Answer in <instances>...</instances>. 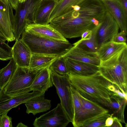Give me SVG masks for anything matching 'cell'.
Wrapping results in <instances>:
<instances>
[{
	"mask_svg": "<svg viewBox=\"0 0 127 127\" xmlns=\"http://www.w3.org/2000/svg\"><path fill=\"white\" fill-rule=\"evenodd\" d=\"M67 75L71 86L82 96L109 107L111 97L118 88L103 78L98 71L88 75L71 73Z\"/></svg>",
	"mask_w": 127,
	"mask_h": 127,
	"instance_id": "6da1fadb",
	"label": "cell"
},
{
	"mask_svg": "<svg viewBox=\"0 0 127 127\" xmlns=\"http://www.w3.org/2000/svg\"><path fill=\"white\" fill-rule=\"evenodd\" d=\"M101 23L89 10L78 5L52 20L49 24L66 38L81 37L86 31Z\"/></svg>",
	"mask_w": 127,
	"mask_h": 127,
	"instance_id": "7a4b0ae2",
	"label": "cell"
},
{
	"mask_svg": "<svg viewBox=\"0 0 127 127\" xmlns=\"http://www.w3.org/2000/svg\"><path fill=\"white\" fill-rule=\"evenodd\" d=\"M98 71L104 78L127 94V47L100 61Z\"/></svg>",
	"mask_w": 127,
	"mask_h": 127,
	"instance_id": "3957f363",
	"label": "cell"
},
{
	"mask_svg": "<svg viewBox=\"0 0 127 127\" xmlns=\"http://www.w3.org/2000/svg\"><path fill=\"white\" fill-rule=\"evenodd\" d=\"M20 39L29 47L32 54L60 56L73 46L68 41H64L38 35L24 30Z\"/></svg>",
	"mask_w": 127,
	"mask_h": 127,
	"instance_id": "277c9868",
	"label": "cell"
},
{
	"mask_svg": "<svg viewBox=\"0 0 127 127\" xmlns=\"http://www.w3.org/2000/svg\"><path fill=\"white\" fill-rule=\"evenodd\" d=\"M45 68H31L17 66L12 77L3 88L4 92L12 96L26 93L28 88L41 71Z\"/></svg>",
	"mask_w": 127,
	"mask_h": 127,
	"instance_id": "5b68a950",
	"label": "cell"
},
{
	"mask_svg": "<svg viewBox=\"0 0 127 127\" xmlns=\"http://www.w3.org/2000/svg\"><path fill=\"white\" fill-rule=\"evenodd\" d=\"M42 0H26L19 3L14 15L15 28L13 33L15 40H18L26 27L34 24L36 10Z\"/></svg>",
	"mask_w": 127,
	"mask_h": 127,
	"instance_id": "8992f818",
	"label": "cell"
},
{
	"mask_svg": "<svg viewBox=\"0 0 127 127\" xmlns=\"http://www.w3.org/2000/svg\"><path fill=\"white\" fill-rule=\"evenodd\" d=\"M51 71L52 81L56 88L60 103L72 122L74 117V110L70 88L71 84L68 76L61 75Z\"/></svg>",
	"mask_w": 127,
	"mask_h": 127,
	"instance_id": "52a82bcc",
	"label": "cell"
},
{
	"mask_svg": "<svg viewBox=\"0 0 127 127\" xmlns=\"http://www.w3.org/2000/svg\"><path fill=\"white\" fill-rule=\"evenodd\" d=\"M82 106L80 109L74 114L71 122L74 127H82L90 120L109 111L100 105L97 102L88 99L79 93Z\"/></svg>",
	"mask_w": 127,
	"mask_h": 127,
	"instance_id": "ba28073f",
	"label": "cell"
},
{
	"mask_svg": "<svg viewBox=\"0 0 127 127\" xmlns=\"http://www.w3.org/2000/svg\"><path fill=\"white\" fill-rule=\"evenodd\" d=\"M71 121L60 103L49 112L36 118L35 127H65Z\"/></svg>",
	"mask_w": 127,
	"mask_h": 127,
	"instance_id": "9c48e42d",
	"label": "cell"
},
{
	"mask_svg": "<svg viewBox=\"0 0 127 127\" xmlns=\"http://www.w3.org/2000/svg\"><path fill=\"white\" fill-rule=\"evenodd\" d=\"M13 8L9 0H0V32L8 42L15 40V28Z\"/></svg>",
	"mask_w": 127,
	"mask_h": 127,
	"instance_id": "30bf717a",
	"label": "cell"
},
{
	"mask_svg": "<svg viewBox=\"0 0 127 127\" xmlns=\"http://www.w3.org/2000/svg\"><path fill=\"white\" fill-rule=\"evenodd\" d=\"M45 93L38 91L12 96L5 93L3 88L0 90V115L7 114L12 109L25 103L30 99Z\"/></svg>",
	"mask_w": 127,
	"mask_h": 127,
	"instance_id": "8fae6325",
	"label": "cell"
},
{
	"mask_svg": "<svg viewBox=\"0 0 127 127\" xmlns=\"http://www.w3.org/2000/svg\"><path fill=\"white\" fill-rule=\"evenodd\" d=\"M119 29L115 20L106 11L96 34L98 49L103 44L112 40L114 36L118 32Z\"/></svg>",
	"mask_w": 127,
	"mask_h": 127,
	"instance_id": "7c38bea8",
	"label": "cell"
},
{
	"mask_svg": "<svg viewBox=\"0 0 127 127\" xmlns=\"http://www.w3.org/2000/svg\"><path fill=\"white\" fill-rule=\"evenodd\" d=\"M106 11L113 17L121 31L127 33V15L118 0H100Z\"/></svg>",
	"mask_w": 127,
	"mask_h": 127,
	"instance_id": "4fadbf2b",
	"label": "cell"
},
{
	"mask_svg": "<svg viewBox=\"0 0 127 127\" xmlns=\"http://www.w3.org/2000/svg\"><path fill=\"white\" fill-rule=\"evenodd\" d=\"M62 56L74 60L99 66L100 61L97 53L89 52L75 45Z\"/></svg>",
	"mask_w": 127,
	"mask_h": 127,
	"instance_id": "5bb4252c",
	"label": "cell"
},
{
	"mask_svg": "<svg viewBox=\"0 0 127 127\" xmlns=\"http://www.w3.org/2000/svg\"><path fill=\"white\" fill-rule=\"evenodd\" d=\"M12 58L17 65L29 67L32 53L28 46L20 39L16 41L12 47Z\"/></svg>",
	"mask_w": 127,
	"mask_h": 127,
	"instance_id": "9a60e30c",
	"label": "cell"
},
{
	"mask_svg": "<svg viewBox=\"0 0 127 127\" xmlns=\"http://www.w3.org/2000/svg\"><path fill=\"white\" fill-rule=\"evenodd\" d=\"M25 30L44 37L63 41H68L49 24H31L27 25Z\"/></svg>",
	"mask_w": 127,
	"mask_h": 127,
	"instance_id": "2e32d148",
	"label": "cell"
},
{
	"mask_svg": "<svg viewBox=\"0 0 127 127\" xmlns=\"http://www.w3.org/2000/svg\"><path fill=\"white\" fill-rule=\"evenodd\" d=\"M53 85L51 71L48 66L41 71L31 86L28 88L26 92L38 91L45 93Z\"/></svg>",
	"mask_w": 127,
	"mask_h": 127,
	"instance_id": "e0dca14e",
	"label": "cell"
},
{
	"mask_svg": "<svg viewBox=\"0 0 127 127\" xmlns=\"http://www.w3.org/2000/svg\"><path fill=\"white\" fill-rule=\"evenodd\" d=\"M64 58L68 73L88 75L95 73L98 71L99 66L67 58Z\"/></svg>",
	"mask_w": 127,
	"mask_h": 127,
	"instance_id": "ac0fdd59",
	"label": "cell"
},
{
	"mask_svg": "<svg viewBox=\"0 0 127 127\" xmlns=\"http://www.w3.org/2000/svg\"><path fill=\"white\" fill-rule=\"evenodd\" d=\"M57 2L52 0H42L35 13L34 24H49L50 15Z\"/></svg>",
	"mask_w": 127,
	"mask_h": 127,
	"instance_id": "d6986e66",
	"label": "cell"
},
{
	"mask_svg": "<svg viewBox=\"0 0 127 127\" xmlns=\"http://www.w3.org/2000/svg\"><path fill=\"white\" fill-rule=\"evenodd\" d=\"M26 113H32L34 115L47 111L51 108V100L45 98L44 94L34 97L25 103Z\"/></svg>",
	"mask_w": 127,
	"mask_h": 127,
	"instance_id": "ffe728a7",
	"label": "cell"
},
{
	"mask_svg": "<svg viewBox=\"0 0 127 127\" xmlns=\"http://www.w3.org/2000/svg\"><path fill=\"white\" fill-rule=\"evenodd\" d=\"M126 47V43H118L112 40L102 45L98 49L97 53L100 61H103Z\"/></svg>",
	"mask_w": 127,
	"mask_h": 127,
	"instance_id": "44dd1931",
	"label": "cell"
},
{
	"mask_svg": "<svg viewBox=\"0 0 127 127\" xmlns=\"http://www.w3.org/2000/svg\"><path fill=\"white\" fill-rule=\"evenodd\" d=\"M111 100L109 108L112 113L111 116L117 117L121 122L126 124L124 112L127 104V100L120 97L114 93L111 96Z\"/></svg>",
	"mask_w": 127,
	"mask_h": 127,
	"instance_id": "7402d4cb",
	"label": "cell"
},
{
	"mask_svg": "<svg viewBox=\"0 0 127 127\" xmlns=\"http://www.w3.org/2000/svg\"><path fill=\"white\" fill-rule=\"evenodd\" d=\"M84 0H60L58 1L50 15L49 23L53 19L65 14L71 7L77 5Z\"/></svg>",
	"mask_w": 127,
	"mask_h": 127,
	"instance_id": "603a6c76",
	"label": "cell"
},
{
	"mask_svg": "<svg viewBox=\"0 0 127 127\" xmlns=\"http://www.w3.org/2000/svg\"><path fill=\"white\" fill-rule=\"evenodd\" d=\"M58 56L43 54H32L29 67L45 68L49 66Z\"/></svg>",
	"mask_w": 127,
	"mask_h": 127,
	"instance_id": "cb8c5ba5",
	"label": "cell"
},
{
	"mask_svg": "<svg viewBox=\"0 0 127 127\" xmlns=\"http://www.w3.org/2000/svg\"><path fill=\"white\" fill-rule=\"evenodd\" d=\"M101 23L92 29L91 35L89 38L81 41L79 40L73 44V45L77 46L89 52L97 53L96 35Z\"/></svg>",
	"mask_w": 127,
	"mask_h": 127,
	"instance_id": "d4e9b609",
	"label": "cell"
},
{
	"mask_svg": "<svg viewBox=\"0 0 127 127\" xmlns=\"http://www.w3.org/2000/svg\"><path fill=\"white\" fill-rule=\"evenodd\" d=\"M12 58L7 65L0 70V89L3 88L13 75L17 66Z\"/></svg>",
	"mask_w": 127,
	"mask_h": 127,
	"instance_id": "484cf974",
	"label": "cell"
},
{
	"mask_svg": "<svg viewBox=\"0 0 127 127\" xmlns=\"http://www.w3.org/2000/svg\"><path fill=\"white\" fill-rule=\"evenodd\" d=\"M49 68L52 71L61 75H67L68 73L65 59L62 56L58 57L52 62Z\"/></svg>",
	"mask_w": 127,
	"mask_h": 127,
	"instance_id": "4316f807",
	"label": "cell"
},
{
	"mask_svg": "<svg viewBox=\"0 0 127 127\" xmlns=\"http://www.w3.org/2000/svg\"><path fill=\"white\" fill-rule=\"evenodd\" d=\"M111 116L109 112L101 115L89 121L82 127H105L106 120Z\"/></svg>",
	"mask_w": 127,
	"mask_h": 127,
	"instance_id": "83f0119b",
	"label": "cell"
},
{
	"mask_svg": "<svg viewBox=\"0 0 127 127\" xmlns=\"http://www.w3.org/2000/svg\"><path fill=\"white\" fill-rule=\"evenodd\" d=\"M12 48L0 39V60L6 61L12 58Z\"/></svg>",
	"mask_w": 127,
	"mask_h": 127,
	"instance_id": "f1b7e54d",
	"label": "cell"
},
{
	"mask_svg": "<svg viewBox=\"0 0 127 127\" xmlns=\"http://www.w3.org/2000/svg\"><path fill=\"white\" fill-rule=\"evenodd\" d=\"M70 88L72 99L74 114L80 109L82 104L79 93L71 85Z\"/></svg>",
	"mask_w": 127,
	"mask_h": 127,
	"instance_id": "f546056e",
	"label": "cell"
},
{
	"mask_svg": "<svg viewBox=\"0 0 127 127\" xmlns=\"http://www.w3.org/2000/svg\"><path fill=\"white\" fill-rule=\"evenodd\" d=\"M12 118L7 114L1 115L0 120V127H12Z\"/></svg>",
	"mask_w": 127,
	"mask_h": 127,
	"instance_id": "4dcf8cb0",
	"label": "cell"
},
{
	"mask_svg": "<svg viewBox=\"0 0 127 127\" xmlns=\"http://www.w3.org/2000/svg\"><path fill=\"white\" fill-rule=\"evenodd\" d=\"M127 34V33L121 31L114 36L112 40L118 43H126Z\"/></svg>",
	"mask_w": 127,
	"mask_h": 127,
	"instance_id": "1f68e13d",
	"label": "cell"
},
{
	"mask_svg": "<svg viewBox=\"0 0 127 127\" xmlns=\"http://www.w3.org/2000/svg\"><path fill=\"white\" fill-rule=\"evenodd\" d=\"M92 30H88L84 32L81 36V39L79 40L81 41L89 38L91 35Z\"/></svg>",
	"mask_w": 127,
	"mask_h": 127,
	"instance_id": "d6a6232c",
	"label": "cell"
},
{
	"mask_svg": "<svg viewBox=\"0 0 127 127\" xmlns=\"http://www.w3.org/2000/svg\"><path fill=\"white\" fill-rule=\"evenodd\" d=\"M113 121L112 124L110 127H122V125L121 122L117 117H112Z\"/></svg>",
	"mask_w": 127,
	"mask_h": 127,
	"instance_id": "836d02e7",
	"label": "cell"
},
{
	"mask_svg": "<svg viewBox=\"0 0 127 127\" xmlns=\"http://www.w3.org/2000/svg\"><path fill=\"white\" fill-rule=\"evenodd\" d=\"M126 14L127 15V0H118Z\"/></svg>",
	"mask_w": 127,
	"mask_h": 127,
	"instance_id": "e575fe53",
	"label": "cell"
},
{
	"mask_svg": "<svg viewBox=\"0 0 127 127\" xmlns=\"http://www.w3.org/2000/svg\"><path fill=\"white\" fill-rule=\"evenodd\" d=\"M113 121V119L112 116L108 117L106 119L105 123V127H110V126L112 124Z\"/></svg>",
	"mask_w": 127,
	"mask_h": 127,
	"instance_id": "d590c367",
	"label": "cell"
},
{
	"mask_svg": "<svg viewBox=\"0 0 127 127\" xmlns=\"http://www.w3.org/2000/svg\"><path fill=\"white\" fill-rule=\"evenodd\" d=\"M13 9L15 10L17 8L19 3L18 0H9Z\"/></svg>",
	"mask_w": 127,
	"mask_h": 127,
	"instance_id": "8d00e7d4",
	"label": "cell"
},
{
	"mask_svg": "<svg viewBox=\"0 0 127 127\" xmlns=\"http://www.w3.org/2000/svg\"><path fill=\"white\" fill-rule=\"evenodd\" d=\"M0 39L5 42L6 41V38L4 35L0 32Z\"/></svg>",
	"mask_w": 127,
	"mask_h": 127,
	"instance_id": "74e56055",
	"label": "cell"
},
{
	"mask_svg": "<svg viewBox=\"0 0 127 127\" xmlns=\"http://www.w3.org/2000/svg\"><path fill=\"white\" fill-rule=\"evenodd\" d=\"M28 127L27 126L21 122L19 123L16 126V127Z\"/></svg>",
	"mask_w": 127,
	"mask_h": 127,
	"instance_id": "f35d334b",
	"label": "cell"
},
{
	"mask_svg": "<svg viewBox=\"0 0 127 127\" xmlns=\"http://www.w3.org/2000/svg\"><path fill=\"white\" fill-rule=\"evenodd\" d=\"M26 0H18L19 3H22L24 2Z\"/></svg>",
	"mask_w": 127,
	"mask_h": 127,
	"instance_id": "ab89813d",
	"label": "cell"
},
{
	"mask_svg": "<svg viewBox=\"0 0 127 127\" xmlns=\"http://www.w3.org/2000/svg\"><path fill=\"white\" fill-rule=\"evenodd\" d=\"M57 1V2L59 1L60 0H52Z\"/></svg>",
	"mask_w": 127,
	"mask_h": 127,
	"instance_id": "60d3db41",
	"label": "cell"
},
{
	"mask_svg": "<svg viewBox=\"0 0 127 127\" xmlns=\"http://www.w3.org/2000/svg\"><path fill=\"white\" fill-rule=\"evenodd\" d=\"M1 116V115H0V119Z\"/></svg>",
	"mask_w": 127,
	"mask_h": 127,
	"instance_id": "b9f144b4",
	"label": "cell"
}]
</instances>
